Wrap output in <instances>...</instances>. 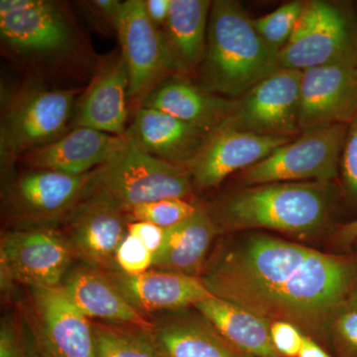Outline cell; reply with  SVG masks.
<instances>
[{"label":"cell","instance_id":"6da1fadb","mask_svg":"<svg viewBox=\"0 0 357 357\" xmlns=\"http://www.w3.org/2000/svg\"><path fill=\"white\" fill-rule=\"evenodd\" d=\"M199 278L213 297L268 321L316 328L344 300L352 268L337 256L256 236L225 253Z\"/></svg>","mask_w":357,"mask_h":357},{"label":"cell","instance_id":"7a4b0ae2","mask_svg":"<svg viewBox=\"0 0 357 357\" xmlns=\"http://www.w3.org/2000/svg\"><path fill=\"white\" fill-rule=\"evenodd\" d=\"M201 68L204 91L238 98L280 69L279 52L258 34L238 2L217 0L211 4Z\"/></svg>","mask_w":357,"mask_h":357},{"label":"cell","instance_id":"3957f363","mask_svg":"<svg viewBox=\"0 0 357 357\" xmlns=\"http://www.w3.org/2000/svg\"><path fill=\"white\" fill-rule=\"evenodd\" d=\"M328 198L314 183H271L243 190L223 199L215 215L225 227L267 229L306 234L326 222Z\"/></svg>","mask_w":357,"mask_h":357},{"label":"cell","instance_id":"277c9868","mask_svg":"<svg viewBox=\"0 0 357 357\" xmlns=\"http://www.w3.org/2000/svg\"><path fill=\"white\" fill-rule=\"evenodd\" d=\"M192 187L187 166L151 156L128 140L116 158L96 171L84 198L103 199L128 213L160 199H185Z\"/></svg>","mask_w":357,"mask_h":357},{"label":"cell","instance_id":"5b68a950","mask_svg":"<svg viewBox=\"0 0 357 357\" xmlns=\"http://www.w3.org/2000/svg\"><path fill=\"white\" fill-rule=\"evenodd\" d=\"M282 69L299 72L326 67H357V15L342 4L305 2L292 36L279 53Z\"/></svg>","mask_w":357,"mask_h":357},{"label":"cell","instance_id":"8992f818","mask_svg":"<svg viewBox=\"0 0 357 357\" xmlns=\"http://www.w3.org/2000/svg\"><path fill=\"white\" fill-rule=\"evenodd\" d=\"M0 38L11 55L32 63L67 60L79 46L68 13L48 0H1Z\"/></svg>","mask_w":357,"mask_h":357},{"label":"cell","instance_id":"52a82bcc","mask_svg":"<svg viewBox=\"0 0 357 357\" xmlns=\"http://www.w3.org/2000/svg\"><path fill=\"white\" fill-rule=\"evenodd\" d=\"M75 256L62 230L55 227H20L0 241L2 292L13 284L29 288L60 287Z\"/></svg>","mask_w":357,"mask_h":357},{"label":"cell","instance_id":"ba28073f","mask_svg":"<svg viewBox=\"0 0 357 357\" xmlns=\"http://www.w3.org/2000/svg\"><path fill=\"white\" fill-rule=\"evenodd\" d=\"M96 170L70 175L30 169L3 188L2 211L14 229L55 227L83 201Z\"/></svg>","mask_w":357,"mask_h":357},{"label":"cell","instance_id":"9c48e42d","mask_svg":"<svg viewBox=\"0 0 357 357\" xmlns=\"http://www.w3.org/2000/svg\"><path fill=\"white\" fill-rule=\"evenodd\" d=\"M76 93L30 86L14 95L2 114V165L64 136Z\"/></svg>","mask_w":357,"mask_h":357},{"label":"cell","instance_id":"30bf717a","mask_svg":"<svg viewBox=\"0 0 357 357\" xmlns=\"http://www.w3.org/2000/svg\"><path fill=\"white\" fill-rule=\"evenodd\" d=\"M23 317L31 333L33 357H96L93 324L62 286L29 288Z\"/></svg>","mask_w":357,"mask_h":357},{"label":"cell","instance_id":"8fae6325","mask_svg":"<svg viewBox=\"0 0 357 357\" xmlns=\"http://www.w3.org/2000/svg\"><path fill=\"white\" fill-rule=\"evenodd\" d=\"M347 128L345 124L303 131L267 158L244 170L248 185L318 180L328 182L337 176Z\"/></svg>","mask_w":357,"mask_h":357},{"label":"cell","instance_id":"7c38bea8","mask_svg":"<svg viewBox=\"0 0 357 357\" xmlns=\"http://www.w3.org/2000/svg\"><path fill=\"white\" fill-rule=\"evenodd\" d=\"M116 33L128 70L129 100L142 107L167 77L178 74L177 67L163 30L148 17L144 0L123 2Z\"/></svg>","mask_w":357,"mask_h":357},{"label":"cell","instance_id":"4fadbf2b","mask_svg":"<svg viewBox=\"0 0 357 357\" xmlns=\"http://www.w3.org/2000/svg\"><path fill=\"white\" fill-rule=\"evenodd\" d=\"M301 77L299 70H277L236 100L222 126L258 135L298 137Z\"/></svg>","mask_w":357,"mask_h":357},{"label":"cell","instance_id":"5bb4252c","mask_svg":"<svg viewBox=\"0 0 357 357\" xmlns=\"http://www.w3.org/2000/svg\"><path fill=\"white\" fill-rule=\"evenodd\" d=\"M128 213L109 202L84 198L63 222L75 258L103 272L121 271L116 262L119 246L128 234Z\"/></svg>","mask_w":357,"mask_h":357},{"label":"cell","instance_id":"9a60e30c","mask_svg":"<svg viewBox=\"0 0 357 357\" xmlns=\"http://www.w3.org/2000/svg\"><path fill=\"white\" fill-rule=\"evenodd\" d=\"M291 140L220 126L187 165L192 185L201 190L215 187L232 173L256 165Z\"/></svg>","mask_w":357,"mask_h":357},{"label":"cell","instance_id":"2e32d148","mask_svg":"<svg viewBox=\"0 0 357 357\" xmlns=\"http://www.w3.org/2000/svg\"><path fill=\"white\" fill-rule=\"evenodd\" d=\"M357 114V67L326 66L302 72L300 88L301 133L345 124Z\"/></svg>","mask_w":357,"mask_h":357},{"label":"cell","instance_id":"e0dca14e","mask_svg":"<svg viewBox=\"0 0 357 357\" xmlns=\"http://www.w3.org/2000/svg\"><path fill=\"white\" fill-rule=\"evenodd\" d=\"M126 143V137L75 128L58 140L30 150L20 158L30 169L84 175L116 158Z\"/></svg>","mask_w":357,"mask_h":357},{"label":"cell","instance_id":"ac0fdd59","mask_svg":"<svg viewBox=\"0 0 357 357\" xmlns=\"http://www.w3.org/2000/svg\"><path fill=\"white\" fill-rule=\"evenodd\" d=\"M141 314L175 311L213 298L199 277L150 269L140 275L105 272Z\"/></svg>","mask_w":357,"mask_h":357},{"label":"cell","instance_id":"d6986e66","mask_svg":"<svg viewBox=\"0 0 357 357\" xmlns=\"http://www.w3.org/2000/svg\"><path fill=\"white\" fill-rule=\"evenodd\" d=\"M211 134L165 112L141 107L126 130V138L151 156L187 166Z\"/></svg>","mask_w":357,"mask_h":357},{"label":"cell","instance_id":"ffe728a7","mask_svg":"<svg viewBox=\"0 0 357 357\" xmlns=\"http://www.w3.org/2000/svg\"><path fill=\"white\" fill-rule=\"evenodd\" d=\"M129 79L122 56L107 60L93 77L75 116V128L126 137Z\"/></svg>","mask_w":357,"mask_h":357},{"label":"cell","instance_id":"44dd1931","mask_svg":"<svg viewBox=\"0 0 357 357\" xmlns=\"http://www.w3.org/2000/svg\"><path fill=\"white\" fill-rule=\"evenodd\" d=\"M61 286L88 319L153 330V321L129 304L105 272L82 265L70 270Z\"/></svg>","mask_w":357,"mask_h":357},{"label":"cell","instance_id":"7402d4cb","mask_svg":"<svg viewBox=\"0 0 357 357\" xmlns=\"http://www.w3.org/2000/svg\"><path fill=\"white\" fill-rule=\"evenodd\" d=\"M234 102L236 100L213 95L184 79H171L157 86L142 107L165 112L211 133L227 121Z\"/></svg>","mask_w":357,"mask_h":357},{"label":"cell","instance_id":"603a6c76","mask_svg":"<svg viewBox=\"0 0 357 357\" xmlns=\"http://www.w3.org/2000/svg\"><path fill=\"white\" fill-rule=\"evenodd\" d=\"M217 234L218 225L210 213L199 206L192 217L165 229L152 268L198 277Z\"/></svg>","mask_w":357,"mask_h":357},{"label":"cell","instance_id":"cb8c5ba5","mask_svg":"<svg viewBox=\"0 0 357 357\" xmlns=\"http://www.w3.org/2000/svg\"><path fill=\"white\" fill-rule=\"evenodd\" d=\"M211 4L208 0H172L163 33L178 74H189L203 64Z\"/></svg>","mask_w":357,"mask_h":357},{"label":"cell","instance_id":"d4e9b609","mask_svg":"<svg viewBox=\"0 0 357 357\" xmlns=\"http://www.w3.org/2000/svg\"><path fill=\"white\" fill-rule=\"evenodd\" d=\"M230 344L253 357H282L275 349L269 321L243 307L218 298L202 301L195 306Z\"/></svg>","mask_w":357,"mask_h":357},{"label":"cell","instance_id":"484cf974","mask_svg":"<svg viewBox=\"0 0 357 357\" xmlns=\"http://www.w3.org/2000/svg\"><path fill=\"white\" fill-rule=\"evenodd\" d=\"M153 324L152 335L163 357H253L230 344L206 319H165Z\"/></svg>","mask_w":357,"mask_h":357},{"label":"cell","instance_id":"4316f807","mask_svg":"<svg viewBox=\"0 0 357 357\" xmlns=\"http://www.w3.org/2000/svg\"><path fill=\"white\" fill-rule=\"evenodd\" d=\"M91 324L96 357H163L152 330L126 324Z\"/></svg>","mask_w":357,"mask_h":357},{"label":"cell","instance_id":"83f0119b","mask_svg":"<svg viewBox=\"0 0 357 357\" xmlns=\"http://www.w3.org/2000/svg\"><path fill=\"white\" fill-rule=\"evenodd\" d=\"M304 7L305 1L288 2L271 13L252 20V23L262 39L280 53L292 36Z\"/></svg>","mask_w":357,"mask_h":357},{"label":"cell","instance_id":"f1b7e54d","mask_svg":"<svg viewBox=\"0 0 357 357\" xmlns=\"http://www.w3.org/2000/svg\"><path fill=\"white\" fill-rule=\"evenodd\" d=\"M199 206L183 199H164L134 206L128 211L130 222H146L167 229L192 217Z\"/></svg>","mask_w":357,"mask_h":357},{"label":"cell","instance_id":"f546056e","mask_svg":"<svg viewBox=\"0 0 357 357\" xmlns=\"http://www.w3.org/2000/svg\"><path fill=\"white\" fill-rule=\"evenodd\" d=\"M116 262L123 273L140 275L152 269L153 255L139 239L128 234L117 250Z\"/></svg>","mask_w":357,"mask_h":357},{"label":"cell","instance_id":"4dcf8cb0","mask_svg":"<svg viewBox=\"0 0 357 357\" xmlns=\"http://www.w3.org/2000/svg\"><path fill=\"white\" fill-rule=\"evenodd\" d=\"M0 357H30L16 316L3 317L0 325Z\"/></svg>","mask_w":357,"mask_h":357},{"label":"cell","instance_id":"1f68e13d","mask_svg":"<svg viewBox=\"0 0 357 357\" xmlns=\"http://www.w3.org/2000/svg\"><path fill=\"white\" fill-rule=\"evenodd\" d=\"M273 345L282 357H298L305 335L289 321H273L270 326Z\"/></svg>","mask_w":357,"mask_h":357},{"label":"cell","instance_id":"d6a6232c","mask_svg":"<svg viewBox=\"0 0 357 357\" xmlns=\"http://www.w3.org/2000/svg\"><path fill=\"white\" fill-rule=\"evenodd\" d=\"M340 164L347 190L357 197V114L347 128Z\"/></svg>","mask_w":357,"mask_h":357},{"label":"cell","instance_id":"836d02e7","mask_svg":"<svg viewBox=\"0 0 357 357\" xmlns=\"http://www.w3.org/2000/svg\"><path fill=\"white\" fill-rule=\"evenodd\" d=\"M128 234H132L144 244L148 250L155 255L163 243L165 229L153 223L146 222H130L128 223Z\"/></svg>","mask_w":357,"mask_h":357},{"label":"cell","instance_id":"e575fe53","mask_svg":"<svg viewBox=\"0 0 357 357\" xmlns=\"http://www.w3.org/2000/svg\"><path fill=\"white\" fill-rule=\"evenodd\" d=\"M337 330L345 344L357 352V312L351 309L340 314L337 321Z\"/></svg>","mask_w":357,"mask_h":357},{"label":"cell","instance_id":"d590c367","mask_svg":"<svg viewBox=\"0 0 357 357\" xmlns=\"http://www.w3.org/2000/svg\"><path fill=\"white\" fill-rule=\"evenodd\" d=\"M171 4L172 0H144L148 17L159 28L165 26L170 14Z\"/></svg>","mask_w":357,"mask_h":357},{"label":"cell","instance_id":"8d00e7d4","mask_svg":"<svg viewBox=\"0 0 357 357\" xmlns=\"http://www.w3.org/2000/svg\"><path fill=\"white\" fill-rule=\"evenodd\" d=\"M298 357H332L312 338L305 335Z\"/></svg>","mask_w":357,"mask_h":357},{"label":"cell","instance_id":"74e56055","mask_svg":"<svg viewBox=\"0 0 357 357\" xmlns=\"http://www.w3.org/2000/svg\"><path fill=\"white\" fill-rule=\"evenodd\" d=\"M340 239L342 243H354L357 239V220L347 223L340 232Z\"/></svg>","mask_w":357,"mask_h":357},{"label":"cell","instance_id":"f35d334b","mask_svg":"<svg viewBox=\"0 0 357 357\" xmlns=\"http://www.w3.org/2000/svg\"><path fill=\"white\" fill-rule=\"evenodd\" d=\"M351 310H354V311L357 312V293L356 294V296H354V300H352Z\"/></svg>","mask_w":357,"mask_h":357},{"label":"cell","instance_id":"ab89813d","mask_svg":"<svg viewBox=\"0 0 357 357\" xmlns=\"http://www.w3.org/2000/svg\"><path fill=\"white\" fill-rule=\"evenodd\" d=\"M354 6H356V13L357 15V1L356 2V4H354Z\"/></svg>","mask_w":357,"mask_h":357}]
</instances>
